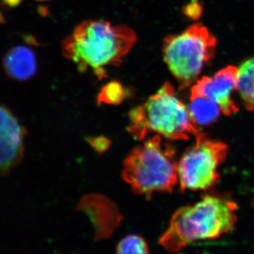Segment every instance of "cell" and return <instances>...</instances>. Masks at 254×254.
<instances>
[{"mask_svg":"<svg viewBox=\"0 0 254 254\" xmlns=\"http://www.w3.org/2000/svg\"><path fill=\"white\" fill-rule=\"evenodd\" d=\"M136 41V33L129 26L88 20L64 40L62 51L80 72L91 70L98 79H103L107 77L105 68L120 66Z\"/></svg>","mask_w":254,"mask_h":254,"instance_id":"6da1fadb","label":"cell"},{"mask_svg":"<svg viewBox=\"0 0 254 254\" xmlns=\"http://www.w3.org/2000/svg\"><path fill=\"white\" fill-rule=\"evenodd\" d=\"M237 210L235 202L207 195L177 210L159 242L165 250L177 253L193 242L218 239L235 228Z\"/></svg>","mask_w":254,"mask_h":254,"instance_id":"7a4b0ae2","label":"cell"},{"mask_svg":"<svg viewBox=\"0 0 254 254\" xmlns=\"http://www.w3.org/2000/svg\"><path fill=\"white\" fill-rule=\"evenodd\" d=\"M129 120L128 131L140 141L151 132L175 141L188 140L200 133L170 82H165L143 104L132 109Z\"/></svg>","mask_w":254,"mask_h":254,"instance_id":"3957f363","label":"cell"},{"mask_svg":"<svg viewBox=\"0 0 254 254\" xmlns=\"http://www.w3.org/2000/svg\"><path fill=\"white\" fill-rule=\"evenodd\" d=\"M123 177L136 194L171 192L178 182L176 151L160 135L134 148L125 159Z\"/></svg>","mask_w":254,"mask_h":254,"instance_id":"277c9868","label":"cell"},{"mask_svg":"<svg viewBox=\"0 0 254 254\" xmlns=\"http://www.w3.org/2000/svg\"><path fill=\"white\" fill-rule=\"evenodd\" d=\"M217 40L201 23H195L179 34L168 35L163 45V59L180 88L196 81L215 56Z\"/></svg>","mask_w":254,"mask_h":254,"instance_id":"5b68a950","label":"cell"},{"mask_svg":"<svg viewBox=\"0 0 254 254\" xmlns=\"http://www.w3.org/2000/svg\"><path fill=\"white\" fill-rule=\"evenodd\" d=\"M195 143L188 148L178 163V181L182 191L206 190L218 182V168L228 153L221 141L207 138L200 133Z\"/></svg>","mask_w":254,"mask_h":254,"instance_id":"8992f818","label":"cell"},{"mask_svg":"<svg viewBox=\"0 0 254 254\" xmlns=\"http://www.w3.org/2000/svg\"><path fill=\"white\" fill-rule=\"evenodd\" d=\"M27 134L14 113L0 105V177L9 175L22 161Z\"/></svg>","mask_w":254,"mask_h":254,"instance_id":"52a82bcc","label":"cell"},{"mask_svg":"<svg viewBox=\"0 0 254 254\" xmlns=\"http://www.w3.org/2000/svg\"><path fill=\"white\" fill-rule=\"evenodd\" d=\"M238 81V68L227 66L213 76H203L190 90V96H203L212 100L220 107L222 113L230 116L238 112V107L232 99Z\"/></svg>","mask_w":254,"mask_h":254,"instance_id":"ba28073f","label":"cell"},{"mask_svg":"<svg viewBox=\"0 0 254 254\" xmlns=\"http://www.w3.org/2000/svg\"><path fill=\"white\" fill-rule=\"evenodd\" d=\"M3 65L6 74L19 81L31 79L38 68L34 53L30 48L23 46L14 47L10 50L5 55Z\"/></svg>","mask_w":254,"mask_h":254,"instance_id":"9c48e42d","label":"cell"},{"mask_svg":"<svg viewBox=\"0 0 254 254\" xmlns=\"http://www.w3.org/2000/svg\"><path fill=\"white\" fill-rule=\"evenodd\" d=\"M188 110L196 125H210L218 120L222 113L216 103L203 96H190Z\"/></svg>","mask_w":254,"mask_h":254,"instance_id":"30bf717a","label":"cell"},{"mask_svg":"<svg viewBox=\"0 0 254 254\" xmlns=\"http://www.w3.org/2000/svg\"><path fill=\"white\" fill-rule=\"evenodd\" d=\"M237 91L247 110L254 111V55L238 68Z\"/></svg>","mask_w":254,"mask_h":254,"instance_id":"8fae6325","label":"cell"},{"mask_svg":"<svg viewBox=\"0 0 254 254\" xmlns=\"http://www.w3.org/2000/svg\"><path fill=\"white\" fill-rule=\"evenodd\" d=\"M125 98V90L118 81L108 83L102 88L98 97V103L108 105H119L123 103Z\"/></svg>","mask_w":254,"mask_h":254,"instance_id":"7c38bea8","label":"cell"},{"mask_svg":"<svg viewBox=\"0 0 254 254\" xmlns=\"http://www.w3.org/2000/svg\"><path fill=\"white\" fill-rule=\"evenodd\" d=\"M117 252L125 254H145L149 253V248L144 239L137 235H129L118 244Z\"/></svg>","mask_w":254,"mask_h":254,"instance_id":"4fadbf2b","label":"cell"},{"mask_svg":"<svg viewBox=\"0 0 254 254\" xmlns=\"http://www.w3.org/2000/svg\"><path fill=\"white\" fill-rule=\"evenodd\" d=\"M184 13L187 17L192 18V19H196L200 16L202 13V7L198 1H191L190 4H187L184 9Z\"/></svg>","mask_w":254,"mask_h":254,"instance_id":"5bb4252c","label":"cell"},{"mask_svg":"<svg viewBox=\"0 0 254 254\" xmlns=\"http://www.w3.org/2000/svg\"><path fill=\"white\" fill-rule=\"evenodd\" d=\"M90 143L95 150L99 152H104L108 149L110 141L105 137H97L90 139Z\"/></svg>","mask_w":254,"mask_h":254,"instance_id":"9a60e30c","label":"cell"},{"mask_svg":"<svg viewBox=\"0 0 254 254\" xmlns=\"http://www.w3.org/2000/svg\"><path fill=\"white\" fill-rule=\"evenodd\" d=\"M5 4L9 6H16L21 2V0H3Z\"/></svg>","mask_w":254,"mask_h":254,"instance_id":"2e32d148","label":"cell"},{"mask_svg":"<svg viewBox=\"0 0 254 254\" xmlns=\"http://www.w3.org/2000/svg\"><path fill=\"white\" fill-rule=\"evenodd\" d=\"M3 21V16H1V14H0V23Z\"/></svg>","mask_w":254,"mask_h":254,"instance_id":"e0dca14e","label":"cell"},{"mask_svg":"<svg viewBox=\"0 0 254 254\" xmlns=\"http://www.w3.org/2000/svg\"><path fill=\"white\" fill-rule=\"evenodd\" d=\"M37 1H48V0H37Z\"/></svg>","mask_w":254,"mask_h":254,"instance_id":"ac0fdd59","label":"cell"}]
</instances>
